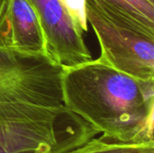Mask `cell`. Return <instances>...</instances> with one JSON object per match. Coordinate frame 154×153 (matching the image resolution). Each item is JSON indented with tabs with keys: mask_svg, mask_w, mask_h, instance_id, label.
Masks as SVG:
<instances>
[{
	"mask_svg": "<svg viewBox=\"0 0 154 153\" xmlns=\"http://www.w3.org/2000/svg\"><path fill=\"white\" fill-rule=\"evenodd\" d=\"M61 89L65 106L104 137L154 142V81L124 73L98 57L64 67Z\"/></svg>",
	"mask_w": 154,
	"mask_h": 153,
	"instance_id": "obj_1",
	"label": "cell"
},
{
	"mask_svg": "<svg viewBox=\"0 0 154 153\" xmlns=\"http://www.w3.org/2000/svg\"><path fill=\"white\" fill-rule=\"evenodd\" d=\"M97 134L65 106L0 95V153H66Z\"/></svg>",
	"mask_w": 154,
	"mask_h": 153,
	"instance_id": "obj_2",
	"label": "cell"
},
{
	"mask_svg": "<svg viewBox=\"0 0 154 153\" xmlns=\"http://www.w3.org/2000/svg\"><path fill=\"white\" fill-rule=\"evenodd\" d=\"M100 58L141 80L154 81V30L103 0H85Z\"/></svg>",
	"mask_w": 154,
	"mask_h": 153,
	"instance_id": "obj_3",
	"label": "cell"
},
{
	"mask_svg": "<svg viewBox=\"0 0 154 153\" xmlns=\"http://www.w3.org/2000/svg\"><path fill=\"white\" fill-rule=\"evenodd\" d=\"M63 70L64 67L49 55L0 47V94L63 106Z\"/></svg>",
	"mask_w": 154,
	"mask_h": 153,
	"instance_id": "obj_4",
	"label": "cell"
},
{
	"mask_svg": "<svg viewBox=\"0 0 154 153\" xmlns=\"http://www.w3.org/2000/svg\"><path fill=\"white\" fill-rule=\"evenodd\" d=\"M44 33L49 56L63 67H73L92 60L84 32L59 0H30Z\"/></svg>",
	"mask_w": 154,
	"mask_h": 153,
	"instance_id": "obj_5",
	"label": "cell"
},
{
	"mask_svg": "<svg viewBox=\"0 0 154 153\" xmlns=\"http://www.w3.org/2000/svg\"><path fill=\"white\" fill-rule=\"evenodd\" d=\"M4 41L6 48L49 55L38 14L30 0H8Z\"/></svg>",
	"mask_w": 154,
	"mask_h": 153,
	"instance_id": "obj_6",
	"label": "cell"
},
{
	"mask_svg": "<svg viewBox=\"0 0 154 153\" xmlns=\"http://www.w3.org/2000/svg\"><path fill=\"white\" fill-rule=\"evenodd\" d=\"M66 153H154V142H121L102 136L93 138L83 146Z\"/></svg>",
	"mask_w": 154,
	"mask_h": 153,
	"instance_id": "obj_7",
	"label": "cell"
},
{
	"mask_svg": "<svg viewBox=\"0 0 154 153\" xmlns=\"http://www.w3.org/2000/svg\"><path fill=\"white\" fill-rule=\"evenodd\" d=\"M154 30V5L148 0H103Z\"/></svg>",
	"mask_w": 154,
	"mask_h": 153,
	"instance_id": "obj_8",
	"label": "cell"
},
{
	"mask_svg": "<svg viewBox=\"0 0 154 153\" xmlns=\"http://www.w3.org/2000/svg\"><path fill=\"white\" fill-rule=\"evenodd\" d=\"M67 9L78 27L85 33L88 32V22L85 12V0H59Z\"/></svg>",
	"mask_w": 154,
	"mask_h": 153,
	"instance_id": "obj_9",
	"label": "cell"
},
{
	"mask_svg": "<svg viewBox=\"0 0 154 153\" xmlns=\"http://www.w3.org/2000/svg\"><path fill=\"white\" fill-rule=\"evenodd\" d=\"M7 2L8 0H0V47H5V41H4V32H5V21L6 9H7Z\"/></svg>",
	"mask_w": 154,
	"mask_h": 153,
	"instance_id": "obj_10",
	"label": "cell"
},
{
	"mask_svg": "<svg viewBox=\"0 0 154 153\" xmlns=\"http://www.w3.org/2000/svg\"><path fill=\"white\" fill-rule=\"evenodd\" d=\"M151 4H152V5H154V0H148Z\"/></svg>",
	"mask_w": 154,
	"mask_h": 153,
	"instance_id": "obj_11",
	"label": "cell"
}]
</instances>
